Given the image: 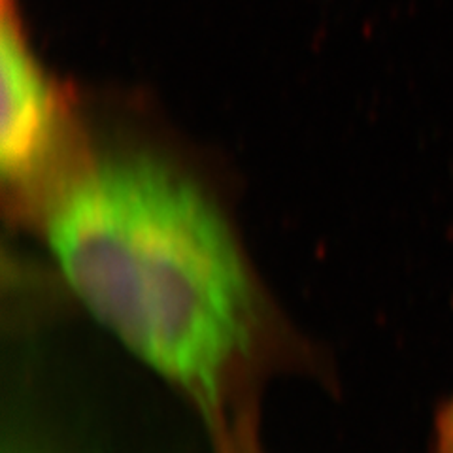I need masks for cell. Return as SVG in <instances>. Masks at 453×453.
I'll list each match as a JSON object with an SVG mask.
<instances>
[{
	"mask_svg": "<svg viewBox=\"0 0 453 453\" xmlns=\"http://www.w3.org/2000/svg\"><path fill=\"white\" fill-rule=\"evenodd\" d=\"M434 453H453V395L436 412Z\"/></svg>",
	"mask_w": 453,
	"mask_h": 453,
	"instance_id": "obj_3",
	"label": "cell"
},
{
	"mask_svg": "<svg viewBox=\"0 0 453 453\" xmlns=\"http://www.w3.org/2000/svg\"><path fill=\"white\" fill-rule=\"evenodd\" d=\"M48 233L89 314L214 414L255 325L250 274L214 201L165 161L123 155L70 181Z\"/></svg>",
	"mask_w": 453,
	"mask_h": 453,
	"instance_id": "obj_1",
	"label": "cell"
},
{
	"mask_svg": "<svg viewBox=\"0 0 453 453\" xmlns=\"http://www.w3.org/2000/svg\"><path fill=\"white\" fill-rule=\"evenodd\" d=\"M12 3L3 18V121H0V170L13 195L44 191L61 161L66 111L61 91L21 31Z\"/></svg>",
	"mask_w": 453,
	"mask_h": 453,
	"instance_id": "obj_2",
	"label": "cell"
}]
</instances>
